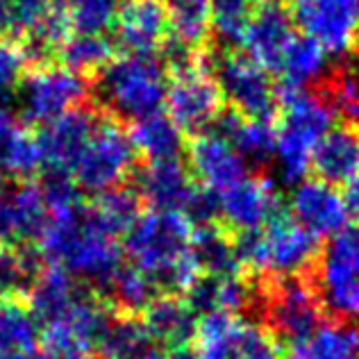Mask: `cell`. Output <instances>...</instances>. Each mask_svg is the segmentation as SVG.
Masks as SVG:
<instances>
[{
	"instance_id": "43",
	"label": "cell",
	"mask_w": 359,
	"mask_h": 359,
	"mask_svg": "<svg viewBox=\"0 0 359 359\" xmlns=\"http://www.w3.org/2000/svg\"><path fill=\"white\" fill-rule=\"evenodd\" d=\"M27 46L16 39H0V96L21 87L30 64Z\"/></svg>"
},
{
	"instance_id": "42",
	"label": "cell",
	"mask_w": 359,
	"mask_h": 359,
	"mask_svg": "<svg viewBox=\"0 0 359 359\" xmlns=\"http://www.w3.org/2000/svg\"><path fill=\"white\" fill-rule=\"evenodd\" d=\"M252 14V0H212V30L225 43H239Z\"/></svg>"
},
{
	"instance_id": "48",
	"label": "cell",
	"mask_w": 359,
	"mask_h": 359,
	"mask_svg": "<svg viewBox=\"0 0 359 359\" xmlns=\"http://www.w3.org/2000/svg\"><path fill=\"white\" fill-rule=\"evenodd\" d=\"M166 359H201L196 353H191L189 348H180V351H171Z\"/></svg>"
},
{
	"instance_id": "18",
	"label": "cell",
	"mask_w": 359,
	"mask_h": 359,
	"mask_svg": "<svg viewBox=\"0 0 359 359\" xmlns=\"http://www.w3.org/2000/svg\"><path fill=\"white\" fill-rule=\"evenodd\" d=\"M291 219L314 239L339 234L348 223L344 196L323 180H300L291 194Z\"/></svg>"
},
{
	"instance_id": "28",
	"label": "cell",
	"mask_w": 359,
	"mask_h": 359,
	"mask_svg": "<svg viewBox=\"0 0 359 359\" xmlns=\"http://www.w3.org/2000/svg\"><path fill=\"white\" fill-rule=\"evenodd\" d=\"M285 359H359L357 332L339 320L320 323L309 334L291 341Z\"/></svg>"
},
{
	"instance_id": "2",
	"label": "cell",
	"mask_w": 359,
	"mask_h": 359,
	"mask_svg": "<svg viewBox=\"0 0 359 359\" xmlns=\"http://www.w3.org/2000/svg\"><path fill=\"white\" fill-rule=\"evenodd\" d=\"M41 255L48 266H57L75 280L107 287L123 266L118 237L102 230L82 203L73 210L50 216L39 237Z\"/></svg>"
},
{
	"instance_id": "7",
	"label": "cell",
	"mask_w": 359,
	"mask_h": 359,
	"mask_svg": "<svg viewBox=\"0 0 359 359\" xmlns=\"http://www.w3.org/2000/svg\"><path fill=\"white\" fill-rule=\"evenodd\" d=\"M135 157L137 150L121 123L114 118H96L71 182L82 191L100 196L123 184L135 166Z\"/></svg>"
},
{
	"instance_id": "14",
	"label": "cell",
	"mask_w": 359,
	"mask_h": 359,
	"mask_svg": "<svg viewBox=\"0 0 359 359\" xmlns=\"http://www.w3.org/2000/svg\"><path fill=\"white\" fill-rule=\"evenodd\" d=\"M109 309L105 302L80 291L69 305L41 323V339L46 348H73L89 351L98 346L109 325Z\"/></svg>"
},
{
	"instance_id": "38",
	"label": "cell",
	"mask_w": 359,
	"mask_h": 359,
	"mask_svg": "<svg viewBox=\"0 0 359 359\" xmlns=\"http://www.w3.org/2000/svg\"><path fill=\"white\" fill-rule=\"evenodd\" d=\"M105 289L109 298L126 311H144L157 294L155 282L132 264H123Z\"/></svg>"
},
{
	"instance_id": "37",
	"label": "cell",
	"mask_w": 359,
	"mask_h": 359,
	"mask_svg": "<svg viewBox=\"0 0 359 359\" xmlns=\"http://www.w3.org/2000/svg\"><path fill=\"white\" fill-rule=\"evenodd\" d=\"M121 0H64L66 23L73 34L105 36L114 27Z\"/></svg>"
},
{
	"instance_id": "27",
	"label": "cell",
	"mask_w": 359,
	"mask_h": 359,
	"mask_svg": "<svg viewBox=\"0 0 359 359\" xmlns=\"http://www.w3.org/2000/svg\"><path fill=\"white\" fill-rule=\"evenodd\" d=\"M130 139L137 155H144L148 164L171 162L180 157L184 148V132L175 126L171 116L162 114V111L137 121Z\"/></svg>"
},
{
	"instance_id": "25",
	"label": "cell",
	"mask_w": 359,
	"mask_h": 359,
	"mask_svg": "<svg viewBox=\"0 0 359 359\" xmlns=\"http://www.w3.org/2000/svg\"><path fill=\"white\" fill-rule=\"evenodd\" d=\"M41 168V153L36 137L27 135L16 121L12 107L0 96V175L30 177Z\"/></svg>"
},
{
	"instance_id": "23",
	"label": "cell",
	"mask_w": 359,
	"mask_h": 359,
	"mask_svg": "<svg viewBox=\"0 0 359 359\" xmlns=\"http://www.w3.org/2000/svg\"><path fill=\"white\" fill-rule=\"evenodd\" d=\"M144 325L159 348H189L194 341L198 318L187 298L177 296H155L153 302L144 309Z\"/></svg>"
},
{
	"instance_id": "32",
	"label": "cell",
	"mask_w": 359,
	"mask_h": 359,
	"mask_svg": "<svg viewBox=\"0 0 359 359\" xmlns=\"http://www.w3.org/2000/svg\"><path fill=\"white\" fill-rule=\"evenodd\" d=\"M221 135L230 141L234 150L248 164H264L273 157L276 144V126L266 118H250L241 114H232L223 121Z\"/></svg>"
},
{
	"instance_id": "50",
	"label": "cell",
	"mask_w": 359,
	"mask_h": 359,
	"mask_svg": "<svg viewBox=\"0 0 359 359\" xmlns=\"http://www.w3.org/2000/svg\"><path fill=\"white\" fill-rule=\"evenodd\" d=\"M357 357H359V332H357Z\"/></svg>"
},
{
	"instance_id": "33",
	"label": "cell",
	"mask_w": 359,
	"mask_h": 359,
	"mask_svg": "<svg viewBox=\"0 0 359 359\" xmlns=\"http://www.w3.org/2000/svg\"><path fill=\"white\" fill-rule=\"evenodd\" d=\"M327 57L330 55L314 39L298 34L276 73H280L285 89H307L327 73Z\"/></svg>"
},
{
	"instance_id": "10",
	"label": "cell",
	"mask_w": 359,
	"mask_h": 359,
	"mask_svg": "<svg viewBox=\"0 0 359 359\" xmlns=\"http://www.w3.org/2000/svg\"><path fill=\"white\" fill-rule=\"evenodd\" d=\"M89 93L84 75L64 64H43L21 82V109L34 123H50L78 109Z\"/></svg>"
},
{
	"instance_id": "9",
	"label": "cell",
	"mask_w": 359,
	"mask_h": 359,
	"mask_svg": "<svg viewBox=\"0 0 359 359\" xmlns=\"http://www.w3.org/2000/svg\"><path fill=\"white\" fill-rule=\"evenodd\" d=\"M137 194L153 210L180 212L194 225H205L216 216L214 198L194 182L180 159L148 164L139 175Z\"/></svg>"
},
{
	"instance_id": "8",
	"label": "cell",
	"mask_w": 359,
	"mask_h": 359,
	"mask_svg": "<svg viewBox=\"0 0 359 359\" xmlns=\"http://www.w3.org/2000/svg\"><path fill=\"white\" fill-rule=\"evenodd\" d=\"M196 355L201 359H285L276 334L237 314H207L196 327Z\"/></svg>"
},
{
	"instance_id": "1",
	"label": "cell",
	"mask_w": 359,
	"mask_h": 359,
	"mask_svg": "<svg viewBox=\"0 0 359 359\" xmlns=\"http://www.w3.org/2000/svg\"><path fill=\"white\" fill-rule=\"evenodd\" d=\"M196 225L180 212L150 210L141 214L126 234V250L132 262L159 287L187 291L203 276L194 257Z\"/></svg>"
},
{
	"instance_id": "20",
	"label": "cell",
	"mask_w": 359,
	"mask_h": 359,
	"mask_svg": "<svg viewBox=\"0 0 359 359\" xmlns=\"http://www.w3.org/2000/svg\"><path fill=\"white\" fill-rule=\"evenodd\" d=\"M296 36V21L291 12L278 3H266L250 16L239 43L243 46L245 57H250L269 73H276Z\"/></svg>"
},
{
	"instance_id": "24",
	"label": "cell",
	"mask_w": 359,
	"mask_h": 359,
	"mask_svg": "<svg viewBox=\"0 0 359 359\" xmlns=\"http://www.w3.org/2000/svg\"><path fill=\"white\" fill-rule=\"evenodd\" d=\"M311 168L327 184H346L359 175V130L332 128L320 139L311 157Z\"/></svg>"
},
{
	"instance_id": "22",
	"label": "cell",
	"mask_w": 359,
	"mask_h": 359,
	"mask_svg": "<svg viewBox=\"0 0 359 359\" xmlns=\"http://www.w3.org/2000/svg\"><path fill=\"white\" fill-rule=\"evenodd\" d=\"M12 27L27 36V50H57L69 36L64 0H12Z\"/></svg>"
},
{
	"instance_id": "26",
	"label": "cell",
	"mask_w": 359,
	"mask_h": 359,
	"mask_svg": "<svg viewBox=\"0 0 359 359\" xmlns=\"http://www.w3.org/2000/svg\"><path fill=\"white\" fill-rule=\"evenodd\" d=\"M187 302L203 316L237 314L250 302V291L239 276H201L187 291Z\"/></svg>"
},
{
	"instance_id": "34",
	"label": "cell",
	"mask_w": 359,
	"mask_h": 359,
	"mask_svg": "<svg viewBox=\"0 0 359 359\" xmlns=\"http://www.w3.org/2000/svg\"><path fill=\"white\" fill-rule=\"evenodd\" d=\"M168 32H173L177 48L194 50L212 32V0H164Z\"/></svg>"
},
{
	"instance_id": "15",
	"label": "cell",
	"mask_w": 359,
	"mask_h": 359,
	"mask_svg": "<svg viewBox=\"0 0 359 359\" xmlns=\"http://www.w3.org/2000/svg\"><path fill=\"white\" fill-rule=\"evenodd\" d=\"M216 216L230 230L250 234L262 230L264 225L278 219V194L269 180L245 175L241 182L230 187L228 191L214 196Z\"/></svg>"
},
{
	"instance_id": "17",
	"label": "cell",
	"mask_w": 359,
	"mask_h": 359,
	"mask_svg": "<svg viewBox=\"0 0 359 359\" xmlns=\"http://www.w3.org/2000/svg\"><path fill=\"white\" fill-rule=\"evenodd\" d=\"M189 164L191 173L198 180V187L212 198L223 191L248 173V162L234 150V146L221 132H201L189 146Z\"/></svg>"
},
{
	"instance_id": "39",
	"label": "cell",
	"mask_w": 359,
	"mask_h": 359,
	"mask_svg": "<svg viewBox=\"0 0 359 359\" xmlns=\"http://www.w3.org/2000/svg\"><path fill=\"white\" fill-rule=\"evenodd\" d=\"M57 50L62 64L78 73L102 69L111 60V43L105 36L93 34H69Z\"/></svg>"
},
{
	"instance_id": "36",
	"label": "cell",
	"mask_w": 359,
	"mask_h": 359,
	"mask_svg": "<svg viewBox=\"0 0 359 359\" xmlns=\"http://www.w3.org/2000/svg\"><path fill=\"white\" fill-rule=\"evenodd\" d=\"M89 214L93 216L102 230H107L114 237L128 234L132 230V225L137 223L141 216L139 210V194L132 189H109V191L100 194L98 201L89 207Z\"/></svg>"
},
{
	"instance_id": "6",
	"label": "cell",
	"mask_w": 359,
	"mask_h": 359,
	"mask_svg": "<svg viewBox=\"0 0 359 359\" xmlns=\"http://www.w3.org/2000/svg\"><path fill=\"white\" fill-rule=\"evenodd\" d=\"M239 257L248 266L276 280L298 278L316 259V239L294 219H273L262 230L237 241Z\"/></svg>"
},
{
	"instance_id": "44",
	"label": "cell",
	"mask_w": 359,
	"mask_h": 359,
	"mask_svg": "<svg viewBox=\"0 0 359 359\" xmlns=\"http://www.w3.org/2000/svg\"><path fill=\"white\" fill-rule=\"evenodd\" d=\"M323 259L337 264L359 278V228H344L327 243Z\"/></svg>"
},
{
	"instance_id": "3",
	"label": "cell",
	"mask_w": 359,
	"mask_h": 359,
	"mask_svg": "<svg viewBox=\"0 0 359 359\" xmlns=\"http://www.w3.org/2000/svg\"><path fill=\"white\" fill-rule=\"evenodd\" d=\"M334 109L327 98L307 89H285L282 111L276 126L273 162L285 182H300L311 168V157L334 126Z\"/></svg>"
},
{
	"instance_id": "41",
	"label": "cell",
	"mask_w": 359,
	"mask_h": 359,
	"mask_svg": "<svg viewBox=\"0 0 359 359\" xmlns=\"http://www.w3.org/2000/svg\"><path fill=\"white\" fill-rule=\"evenodd\" d=\"M327 102L334 114L359 123V62L341 66L327 84Z\"/></svg>"
},
{
	"instance_id": "21",
	"label": "cell",
	"mask_w": 359,
	"mask_h": 359,
	"mask_svg": "<svg viewBox=\"0 0 359 359\" xmlns=\"http://www.w3.org/2000/svg\"><path fill=\"white\" fill-rule=\"evenodd\" d=\"M116 39L132 55H153L168 36L164 0H121L116 14Z\"/></svg>"
},
{
	"instance_id": "45",
	"label": "cell",
	"mask_w": 359,
	"mask_h": 359,
	"mask_svg": "<svg viewBox=\"0 0 359 359\" xmlns=\"http://www.w3.org/2000/svg\"><path fill=\"white\" fill-rule=\"evenodd\" d=\"M341 196H344L348 221H353L355 228H359V175L353 177L351 182H346Z\"/></svg>"
},
{
	"instance_id": "29",
	"label": "cell",
	"mask_w": 359,
	"mask_h": 359,
	"mask_svg": "<svg viewBox=\"0 0 359 359\" xmlns=\"http://www.w3.org/2000/svg\"><path fill=\"white\" fill-rule=\"evenodd\" d=\"M98 348L107 359H166L144 320L132 316L111 318Z\"/></svg>"
},
{
	"instance_id": "35",
	"label": "cell",
	"mask_w": 359,
	"mask_h": 359,
	"mask_svg": "<svg viewBox=\"0 0 359 359\" xmlns=\"http://www.w3.org/2000/svg\"><path fill=\"white\" fill-rule=\"evenodd\" d=\"M39 341V323L16 300H0V357L32 359Z\"/></svg>"
},
{
	"instance_id": "49",
	"label": "cell",
	"mask_w": 359,
	"mask_h": 359,
	"mask_svg": "<svg viewBox=\"0 0 359 359\" xmlns=\"http://www.w3.org/2000/svg\"><path fill=\"white\" fill-rule=\"evenodd\" d=\"M0 359H27V357H0Z\"/></svg>"
},
{
	"instance_id": "11",
	"label": "cell",
	"mask_w": 359,
	"mask_h": 359,
	"mask_svg": "<svg viewBox=\"0 0 359 359\" xmlns=\"http://www.w3.org/2000/svg\"><path fill=\"white\" fill-rule=\"evenodd\" d=\"M302 34L327 55H348L359 43V0H294L291 9Z\"/></svg>"
},
{
	"instance_id": "46",
	"label": "cell",
	"mask_w": 359,
	"mask_h": 359,
	"mask_svg": "<svg viewBox=\"0 0 359 359\" xmlns=\"http://www.w3.org/2000/svg\"><path fill=\"white\" fill-rule=\"evenodd\" d=\"M36 359H96L89 351H73V348H46Z\"/></svg>"
},
{
	"instance_id": "30",
	"label": "cell",
	"mask_w": 359,
	"mask_h": 359,
	"mask_svg": "<svg viewBox=\"0 0 359 359\" xmlns=\"http://www.w3.org/2000/svg\"><path fill=\"white\" fill-rule=\"evenodd\" d=\"M316 294L320 305L341 320H359V278L337 264L323 259L318 266Z\"/></svg>"
},
{
	"instance_id": "16",
	"label": "cell",
	"mask_w": 359,
	"mask_h": 359,
	"mask_svg": "<svg viewBox=\"0 0 359 359\" xmlns=\"http://www.w3.org/2000/svg\"><path fill=\"white\" fill-rule=\"evenodd\" d=\"M93 126H96V116L84 109H75L71 114L46 123L36 137L41 153V168H46L50 177L71 180L93 132Z\"/></svg>"
},
{
	"instance_id": "31",
	"label": "cell",
	"mask_w": 359,
	"mask_h": 359,
	"mask_svg": "<svg viewBox=\"0 0 359 359\" xmlns=\"http://www.w3.org/2000/svg\"><path fill=\"white\" fill-rule=\"evenodd\" d=\"M191 248L203 276H239L243 266L237 243L210 223L196 225Z\"/></svg>"
},
{
	"instance_id": "40",
	"label": "cell",
	"mask_w": 359,
	"mask_h": 359,
	"mask_svg": "<svg viewBox=\"0 0 359 359\" xmlns=\"http://www.w3.org/2000/svg\"><path fill=\"white\" fill-rule=\"evenodd\" d=\"M36 269L16 243L0 241V300H14L30 291Z\"/></svg>"
},
{
	"instance_id": "5",
	"label": "cell",
	"mask_w": 359,
	"mask_h": 359,
	"mask_svg": "<svg viewBox=\"0 0 359 359\" xmlns=\"http://www.w3.org/2000/svg\"><path fill=\"white\" fill-rule=\"evenodd\" d=\"M223 102L212 64L203 55L180 48L164 102L175 126L182 132L196 135L207 132L221 116Z\"/></svg>"
},
{
	"instance_id": "19",
	"label": "cell",
	"mask_w": 359,
	"mask_h": 359,
	"mask_svg": "<svg viewBox=\"0 0 359 359\" xmlns=\"http://www.w3.org/2000/svg\"><path fill=\"white\" fill-rule=\"evenodd\" d=\"M50 223V205L39 182H21L0 194V241H39Z\"/></svg>"
},
{
	"instance_id": "13",
	"label": "cell",
	"mask_w": 359,
	"mask_h": 359,
	"mask_svg": "<svg viewBox=\"0 0 359 359\" xmlns=\"http://www.w3.org/2000/svg\"><path fill=\"white\" fill-rule=\"evenodd\" d=\"M262 307L271 332L289 341L309 334L323 323V305L316 289L302 278L276 280L264 294Z\"/></svg>"
},
{
	"instance_id": "51",
	"label": "cell",
	"mask_w": 359,
	"mask_h": 359,
	"mask_svg": "<svg viewBox=\"0 0 359 359\" xmlns=\"http://www.w3.org/2000/svg\"><path fill=\"white\" fill-rule=\"evenodd\" d=\"M264 3H276V0H264Z\"/></svg>"
},
{
	"instance_id": "47",
	"label": "cell",
	"mask_w": 359,
	"mask_h": 359,
	"mask_svg": "<svg viewBox=\"0 0 359 359\" xmlns=\"http://www.w3.org/2000/svg\"><path fill=\"white\" fill-rule=\"evenodd\" d=\"M12 27V0H0V36Z\"/></svg>"
},
{
	"instance_id": "4",
	"label": "cell",
	"mask_w": 359,
	"mask_h": 359,
	"mask_svg": "<svg viewBox=\"0 0 359 359\" xmlns=\"http://www.w3.org/2000/svg\"><path fill=\"white\" fill-rule=\"evenodd\" d=\"M168 75L153 55H123L109 60L98 78V98L111 114L141 121L157 114L166 102Z\"/></svg>"
},
{
	"instance_id": "12",
	"label": "cell",
	"mask_w": 359,
	"mask_h": 359,
	"mask_svg": "<svg viewBox=\"0 0 359 359\" xmlns=\"http://www.w3.org/2000/svg\"><path fill=\"white\" fill-rule=\"evenodd\" d=\"M223 100L234 107V114L250 118H271L278 109V89L271 75L245 55H225L216 64Z\"/></svg>"
}]
</instances>
